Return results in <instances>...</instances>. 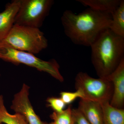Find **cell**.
I'll return each mask as SVG.
<instances>
[{
  "label": "cell",
  "mask_w": 124,
  "mask_h": 124,
  "mask_svg": "<svg viewBox=\"0 0 124 124\" xmlns=\"http://www.w3.org/2000/svg\"><path fill=\"white\" fill-rule=\"evenodd\" d=\"M61 20L65 35L73 44L90 46L103 31L109 28L112 15L90 8L78 14L67 10Z\"/></svg>",
  "instance_id": "cell-1"
},
{
  "label": "cell",
  "mask_w": 124,
  "mask_h": 124,
  "mask_svg": "<svg viewBox=\"0 0 124 124\" xmlns=\"http://www.w3.org/2000/svg\"><path fill=\"white\" fill-rule=\"evenodd\" d=\"M90 47L91 62L100 78H106L124 59V37L109 28L103 31Z\"/></svg>",
  "instance_id": "cell-2"
},
{
  "label": "cell",
  "mask_w": 124,
  "mask_h": 124,
  "mask_svg": "<svg viewBox=\"0 0 124 124\" xmlns=\"http://www.w3.org/2000/svg\"><path fill=\"white\" fill-rule=\"evenodd\" d=\"M0 42L12 48L35 54L48 46V41L39 28L14 24L4 39Z\"/></svg>",
  "instance_id": "cell-3"
},
{
  "label": "cell",
  "mask_w": 124,
  "mask_h": 124,
  "mask_svg": "<svg viewBox=\"0 0 124 124\" xmlns=\"http://www.w3.org/2000/svg\"><path fill=\"white\" fill-rule=\"evenodd\" d=\"M0 59L14 64H25L48 73L60 82L64 81L59 70V64L55 59L45 61L33 54L16 49L1 42H0Z\"/></svg>",
  "instance_id": "cell-4"
},
{
  "label": "cell",
  "mask_w": 124,
  "mask_h": 124,
  "mask_svg": "<svg viewBox=\"0 0 124 124\" xmlns=\"http://www.w3.org/2000/svg\"><path fill=\"white\" fill-rule=\"evenodd\" d=\"M76 89L80 90L84 95L83 99L99 103H110L113 87L112 82L106 78H95L85 72H80L75 79Z\"/></svg>",
  "instance_id": "cell-5"
},
{
  "label": "cell",
  "mask_w": 124,
  "mask_h": 124,
  "mask_svg": "<svg viewBox=\"0 0 124 124\" xmlns=\"http://www.w3.org/2000/svg\"><path fill=\"white\" fill-rule=\"evenodd\" d=\"M54 2L53 0H20L14 24L39 29Z\"/></svg>",
  "instance_id": "cell-6"
},
{
  "label": "cell",
  "mask_w": 124,
  "mask_h": 124,
  "mask_svg": "<svg viewBox=\"0 0 124 124\" xmlns=\"http://www.w3.org/2000/svg\"><path fill=\"white\" fill-rule=\"evenodd\" d=\"M30 88L23 84L20 91L14 96L10 108L23 116L28 124H46L36 114L32 106L29 97Z\"/></svg>",
  "instance_id": "cell-7"
},
{
  "label": "cell",
  "mask_w": 124,
  "mask_h": 124,
  "mask_svg": "<svg viewBox=\"0 0 124 124\" xmlns=\"http://www.w3.org/2000/svg\"><path fill=\"white\" fill-rule=\"evenodd\" d=\"M106 79L112 82L113 85V94L110 105L116 108L124 109V59Z\"/></svg>",
  "instance_id": "cell-8"
},
{
  "label": "cell",
  "mask_w": 124,
  "mask_h": 124,
  "mask_svg": "<svg viewBox=\"0 0 124 124\" xmlns=\"http://www.w3.org/2000/svg\"><path fill=\"white\" fill-rule=\"evenodd\" d=\"M20 4V0H14L7 4L4 10L0 13V41L6 37L14 25Z\"/></svg>",
  "instance_id": "cell-9"
},
{
  "label": "cell",
  "mask_w": 124,
  "mask_h": 124,
  "mask_svg": "<svg viewBox=\"0 0 124 124\" xmlns=\"http://www.w3.org/2000/svg\"><path fill=\"white\" fill-rule=\"evenodd\" d=\"M78 108L90 124H104L103 111L99 103L81 99Z\"/></svg>",
  "instance_id": "cell-10"
},
{
  "label": "cell",
  "mask_w": 124,
  "mask_h": 124,
  "mask_svg": "<svg viewBox=\"0 0 124 124\" xmlns=\"http://www.w3.org/2000/svg\"><path fill=\"white\" fill-rule=\"evenodd\" d=\"M77 1L89 8L112 15L120 5L121 0H77Z\"/></svg>",
  "instance_id": "cell-11"
},
{
  "label": "cell",
  "mask_w": 124,
  "mask_h": 124,
  "mask_svg": "<svg viewBox=\"0 0 124 124\" xmlns=\"http://www.w3.org/2000/svg\"><path fill=\"white\" fill-rule=\"evenodd\" d=\"M101 104L104 115V124H124V110L114 107L109 102Z\"/></svg>",
  "instance_id": "cell-12"
},
{
  "label": "cell",
  "mask_w": 124,
  "mask_h": 124,
  "mask_svg": "<svg viewBox=\"0 0 124 124\" xmlns=\"http://www.w3.org/2000/svg\"><path fill=\"white\" fill-rule=\"evenodd\" d=\"M112 15L109 29L117 35L124 37V1L121 0L118 8Z\"/></svg>",
  "instance_id": "cell-13"
},
{
  "label": "cell",
  "mask_w": 124,
  "mask_h": 124,
  "mask_svg": "<svg viewBox=\"0 0 124 124\" xmlns=\"http://www.w3.org/2000/svg\"><path fill=\"white\" fill-rule=\"evenodd\" d=\"M28 124L23 116L15 113L14 115L8 112L4 103L3 95H0V124Z\"/></svg>",
  "instance_id": "cell-14"
},
{
  "label": "cell",
  "mask_w": 124,
  "mask_h": 124,
  "mask_svg": "<svg viewBox=\"0 0 124 124\" xmlns=\"http://www.w3.org/2000/svg\"><path fill=\"white\" fill-rule=\"evenodd\" d=\"M72 109L70 105L61 112L54 111L50 115V118L56 124H73Z\"/></svg>",
  "instance_id": "cell-15"
},
{
  "label": "cell",
  "mask_w": 124,
  "mask_h": 124,
  "mask_svg": "<svg viewBox=\"0 0 124 124\" xmlns=\"http://www.w3.org/2000/svg\"><path fill=\"white\" fill-rule=\"evenodd\" d=\"M60 98L66 104H69L79 98L83 99L84 97L83 93L80 90H76L75 92L62 91L60 93Z\"/></svg>",
  "instance_id": "cell-16"
},
{
  "label": "cell",
  "mask_w": 124,
  "mask_h": 124,
  "mask_svg": "<svg viewBox=\"0 0 124 124\" xmlns=\"http://www.w3.org/2000/svg\"><path fill=\"white\" fill-rule=\"evenodd\" d=\"M46 101L48 107L51 108L55 112L62 111L66 106V104L60 98L49 97L47 99Z\"/></svg>",
  "instance_id": "cell-17"
},
{
  "label": "cell",
  "mask_w": 124,
  "mask_h": 124,
  "mask_svg": "<svg viewBox=\"0 0 124 124\" xmlns=\"http://www.w3.org/2000/svg\"><path fill=\"white\" fill-rule=\"evenodd\" d=\"M72 113L73 124H90L78 108H72Z\"/></svg>",
  "instance_id": "cell-18"
},
{
  "label": "cell",
  "mask_w": 124,
  "mask_h": 124,
  "mask_svg": "<svg viewBox=\"0 0 124 124\" xmlns=\"http://www.w3.org/2000/svg\"><path fill=\"white\" fill-rule=\"evenodd\" d=\"M46 124H55V123H54V122H50V123H46Z\"/></svg>",
  "instance_id": "cell-19"
},
{
  "label": "cell",
  "mask_w": 124,
  "mask_h": 124,
  "mask_svg": "<svg viewBox=\"0 0 124 124\" xmlns=\"http://www.w3.org/2000/svg\"></svg>",
  "instance_id": "cell-20"
}]
</instances>
